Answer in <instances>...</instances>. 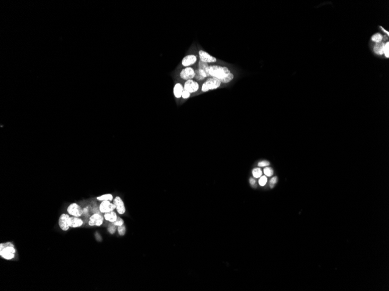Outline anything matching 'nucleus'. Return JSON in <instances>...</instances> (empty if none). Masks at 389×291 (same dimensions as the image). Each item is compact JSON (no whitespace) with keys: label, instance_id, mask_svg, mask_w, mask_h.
I'll return each mask as SVG.
<instances>
[{"label":"nucleus","instance_id":"nucleus-15","mask_svg":"<svg viewBox=\"0 0 389 291\" xmlns=\"http://www.w3.org/2000/svg\"><path fill=\"white\" fill-rule=\"evenodd\" d=\"M184 87L181 83H177L173 89V93L175 98H180L182 96V94L184 91Z\"/></svg>","mask_w":389,"mask_h":291},{"label":"nucleus","instance_id":"nucleus-30","mask_svg":"<svg viewBox=\"0 0 389 291\" xmlns=\"http://www.w3.org/2000/svg\"><path fill=\"white\" fill-rule=\"evenodd\" d=\"M195 77L197 80H203V79L205 78L204 77H203V76H202L200 75V74L199 73L198 70H195Z\"/></svg>","mask_w":389,"mask_h":291},{"label":"nucleus","instance_id":"nucleus-13","mask_svg":"<svg viewBox=\"0 0 389 291\" xmlns=\"http://www.w3.org/2000/svg\"><path fill=\"white\" fill-rule=\"evenodd\" d=\"M83 224V220L78 217H70L68 220V224L69 227L78 228L81 227Z\"/></svg>","mask_w":389,"mask_h":291},{"label":"nucleus","instance_id":"nucleus-18","mask_svg":"<svg viewBox=\"0 0 389 291\" xmlns=\"http://www.w3.org/2000/svg\"><path fill=\"white\" fill-rule=\"evenodd\" d=\"M96 199H97V200H98L99 201H101V202L104 201H108L112 202L113 199H114V197L112 196V194H103V195H102L100 196L97 197Z\"/></svg>","mask_w":389,"mask_h":291},{"label":"nucleus","instance_id":"nucleus-9","mask_svg":"<svg viewBox=\"0 0 389 291\" xmlns=\"http://www.w3.org/2000/svg\"><path fill=\"white\" fill-rule=\"evenodd\" d=\"M180 77L183 80H192L195 76V72L194 69L190 67H187L182 70L180 73Z\"/></svg>","mask_w":389,"mask_h":291},{"label":"nucleus","instance_id":"nucleus-8","mask_svg":"<svg viewBox=\"0 0 389 291\" xmlns=\"http://www.w3.org/2000/svg\"><path fill=\"white\" fill-rule=\"evenodd\" d=\"M104 217L99 213H95L90 216L89 225L90 226H100L103 224Z\"/></svg>","mask_w":389,"mask_h":291},{"label":"nucleus","instance_id":"nucleus-6","mask_svg":"<svg viewBox=\"0 0 389 291\" xmlns=\"http://www.w3.org/2000/svg\"><path fill=\"white\" fill-rule=\"evenodd\" d=\"M113 204L115 205L116 207V210L117 213L120 215H122L125 214L126 212V208L125 206L124 202L123 200L122 199L121 197H115L113 201H112Z\"/></svg>","mask_w":389,"mask_h":291},{"label":"nucleus","instance_id":"nucleus-4","mask_svg":"<svg viewBox=\"0 0 389 291\" xmlns=\"http://www.w3.org/2000/svg\"><path fill=\"white\" fill-rule=\"evenodd\" d=\"M67 212L69 215L74 217H80L83 213L81 207L77 203H72L67 207Z\"/></svg>","mask_w":389,"mask_h":291},{"label":"nucleus","instance_id":"nucleus-31","mask_svg":"<svg viewBox=\"0 0 389 291\" xmlns=\"http://www.w3.org/2000/svg\"><path fill=\"white\" fill-rule=\"evenodd\" d=\"M249 182H250L251 185H252V186H254L255 185V184H256V180H255L254 179H252V178L250 179Z\"/></svg>","mask_w":389,"mask_h":291},{"label":"nucleus","instance_id":"nucleus-24","mask_svg":"<svg viewBox=\"0 0 389 291\" xmlns=\"http://www.w3.org/2000/svg\"><path fill=\"white\" fill-rule=\"evenodd\" d=\"M268 181V179L266 176H262L259 180V184L261 186H265Z\"/></svg>","mask_w":389,"mask_h":291},{"label":"nucleus","instance_id":"nucleus-1","mask_svg":"<svg viewBox=\"0 0 389 291\" xmlns=\"http://www.w3.org/2000/svg\"><path fill=\"white\" fill-rule=\"evenodd\" d=\"M209 73L210 76L218 79L221 83L230 74V71L225 66L213 65L209 66Z\"/></svg>","mask_w":389,"mask_h":291},{"label":"nucleus","instance_id":"nucleus-22","mask_svg":"<svg viewBox=\"0 0 389 291\" xmlns=\"http://www.w3.org/2000/svg\"><path fill=\"white\" fill-rule=\"evenodd\" d=\"M273 170L271 167H267L264 169V173L268 177H271L273 174Z\"/></svg>","mask_w":389,"mask_h":291},{"label":"nucleus","instance_id":"nucleus-3","mask_svg":"<svg viewBox=\"0 0 389 291\" xmlns=\"http://www.w3.org/2000/svg\"><path fill=\"white\" fill-rule=\"evenodd\" d=\"M221 81L216 78L210 77L203 84L202 91L205 93L212 90H215L221 86Z\"/></svg>","mask_w":389,"mask_h":291},{"label":"nucleus","instance_id":"nucleus-26","mask_svg":"<svg viewBox=\"0 0 389 291\" xmlns=\"http://www.w3.org/2000/svg\"><path fill=\"white\" fill-rule=\"evenodd\" d=\"M277 177H274L270 180V187L271 188H273L274 187V185L277 183Z\"/></svg>","mask_w":389,"mask_h":291},{"label":"nucleus","instance_id":"nucleus-10","mask_svg":"<svg viewBox=\"0 0 389 291\" xmlns=\"http://www.w3.org/2000/svg\"><path fill=\"white\" fill-rule=\"evenodd\" d=\"M200 60L205 63H215L217 61L216 58L210 55L207 52L200 50L199 51Z\"/></svg>","mask_w":389,"mask_h":291},{"label":"nucleus","instance_id":"nucleus-2","mask_svg":"<svg viewBox=\"0 0 389 291\" xmlns=\"http://www.w3.org/2000/svg\"><path fill=\"white\" fill-rule=\"evenodd\" d=\"M0 248V255L2 258L6 260H11L15 257L16 250L13 244L11 242L1 244Z\"/></svg>","mask_w":389,"mask_h":291},{"label":"nucleus","instance_id":"nucleus-11","mask_svg":"<svg viewBox=\"0 0 389 291\" xmlns=\"http://www.w3.org/2000/svg\"><path fill=\"white\" fill-rule=\"evenodd\" d=\"M69 217L70 216L69 214L64 213L61 215L58 220V224L62 231H67L69 230V226L68 224V220L69 219Z\"/></svg>","mask_w":389,"mask_h":291},{"label":"nucleus","instance_id":"nucleus-7","mask_svg":"<svg viewBox=\"0 0 389 291\" xmlns=\"http://www.w3.org/2000/svg\"><path fill=\"white\" fill-rule=\"evenodd\" d=\"M184 88V90L190 93V94L194 93L198 91V90H199V84L193 80H189L186 81V82L185 83Z\"/></svg>","mask_w":389,"mask_h":291},{"label":"nucleus","instance_id":"nucleus-14","mask_svg":"<svg viewBox=\"0 0 389 291\" xmlns=\"http://www.w3.org/2000/svg\"><path fill=\"white\" fill-rule=\"evenodd\" d=\"M196 60H197L196 56L193 54H190L185 57L183 58V60H182V65L185 67H188L195 63Z\"/></svg>","mask_w":389,"mask_h":291},{"label":"nucleus","instance_id":"nucleus-19","mask_svg":"<svg viewBox=\"0 0 389 291\" xmlns=\"http://www.w3.org/2000/svg\"><path fill=\"white\" fill-rule=\"evenodd\" d=\"M252 174L255 178H260L262 176V171L259 168H256L252 170Z\"/></svg>","mask_w":389,"mask_h":291},{"label":"nucleus","instance_id":"nucleus-5","mask_svg":"<svg viewBox=\"0 0 389 291\" xmlns=\"http://www.w3.org/2000/svg\"><path fill=\"white\" fill-rule=\"evenodd\" d=\"M116 209L115 205L111 201H102L99 205V210L102 213H106L110 212L111 211H114Z\"/></svg>","mask_w":389,"mask_h":291},{"label":"nucleus","instance_id":"nucleus-23","mask_svg":"<svg viewBox=\"0 0 389 291\" xmlns=\"http://www.w3.org/2000/svg\"><path fill=\"white\" fill-rule=\"evenodd\" d=\"M383 54H384V55H385V57H386V58H389V42H387V43H386V44H384V50H383Z\"/></svg>","mask_w":389,"mask_h":291},{"label":"nucleus","instance_id":"nucleus-17","mask_svg":"<svg viewBox=\"0 0 389 291\" xmlns=\"http://www.w3.org/2000/svg\"><path fill=\"white\" fill-rule=\"evenodd\" d=\"M384 44L383 42H380V43H376L374 47V51L378 55H382L383 54V50H384Z\"/></svg>","mask_w":389,"mask_h":291},{"label":"nucleus","instance_id":"nucleus-12","mask_svg":"<svg viewBox=\"0 0 389 291\" xmlns=\"http://www.w3.org/2000/svg\"><path fill=\"white\" fill-rule=\"evenodd\" d=\"M198 70L200 75L204 78L210 76L209 73V66L207 63L199 60V68Z\"/></svg>","mask_w":389,"mask_h":291},{"label":"nucleus","instance_id":"nucleus-27","mask_svg":"<svg viewBox=\"0 0 389 291\" xmlns=\"http://www.w3.org/2000/svg\"><path fill=\"white\" fill-rule=\"evenodd\" d=\"M116 227H117V226H115V225H114V224L112 223V224H111L110 225H109V227H108V232H109L111 234H114V233H115V232L116 231V230H117V229H116Z\"/></svg>","mask_w":389,"mask_h":291},{"label":"nucleus","instance_id":"nucleus-25","mask_svg":"<svg viewBox=\"0 0 389 291\" xmlns=\"http://www.w3.org/2000/svg\"><path fill=\"white\" fill-rule=\"evenodd\" d=\"M112 224H113L114 225H115V226L118 227V226H121L122 225L124 224V220H123V219H121L120 217H117V220H116L114 223H112Z\"/></svg>","mask_w":389,"mask_h":291},{"label":"nucleus","instance_id":"nucleus-16","mask_svg":"<svg viewBox=\"0 0 389 291\" xmlns=\"http://www.w3.org/2000/svg\"><path fill=\"white\" fill-rule=\"evenodd\" d=\"M117 217L118 216H117L116 213L114 211H111L110 212L104 213V219L110 223H114L117 220Z\"/></svg>","mask_w":389,"mask_h":291},{"label":"nucleus","instance_id":"nucleus-28","mask_svg":"<svg viewBox=\"0 0 389 291\" xmlns=\"http://www.w3.org/2000/svg\"><path fill=\"white\" fill-rule=\"evenodd\" d=\"M190 93H189L188 91H187V90H184V91H183L182 94V98L183 99H185V100H186V99L189 98L190 97Z\"/></svg>","mask_w":389,"mask_h":291},{"label":"nucleus","instance_id":"nucleus-32","mask_svg":"<svg viewBox=\"0 0 389 291\" xmlns=\"http://www.w3.org/2000/svg\"><path fill=\"white\" fill-rule=\"evenodd\" d=\"M381 27V29H382V30H383V31H384V32L385 33H387V35H389V32H387V31H386V30H384V29H383V28L382 27Z\"/></svg>","mask_w":389,"mask_h":291},{"label":"nucleus","instance_id":"nucleus-29","mask_svg":"<svg viewBox=\"0 0 389 291\" xmlns=\"http://www.w3.org/2000/svg\"><path fill=\"white\" fill-rule=\"evenodd\" d=\"M269 164H270L269 162L266 161H263L258 163L259 167H266V166H268Z\"/></svg>","mask_w":389,"mask_h":291},{"label":"nucleus","instance_id":"nucleus-21","mask_svg":"<svg viewBox=\"0 0 389 291\" xmlns=\"http://www.w3.org/2000/svg\"><path fill=\"white\" fill-rule=\"evenodd\" d=\"M117 231L118 232V234L120 235L123 236L125 234L126 232V227L124 224L122 225L121 226H118L117 228Z\"/></svg>","mask_w":389,"mask_h":291},{"label":"nucleus","instance_id":"nucleus-20","mask_svg":"<svg viewBox=\"0 0 389 291\" xmlns=\"http://www.w3.org/2000/svg\"><path fill=\"white\" fill-rule=\"evenodd\" d=\"M382 39H383V36L379 33L375 34L374 35L372 36V41L376 43H380Z\"/></svg>","mask_w":389,"mask_h":291}]
</instances>
